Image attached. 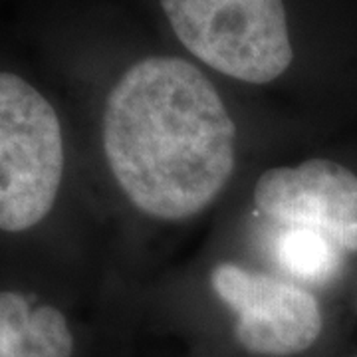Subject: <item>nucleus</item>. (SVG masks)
Masks as SVG:
<instances>
[{
  "mask_svg": "<svg viewBox=\"0 0 357 357\" xmlns=\"http://www.w3.org/2000/svg\"><path fill=\"white\" fill-rule=\"evenodd\" d=\"M181 44L225 76L268 84L292 64L282 0H161Z\"/></svg>",
  "mask_w": 357,
  "mask_h": 357,
  "instance_id": "obj_3",
  "label": "nucleus"
},
{
  "mask_svg": "<svg viewBox=\"0 0 357 357\" xmlns=\"http://www.w3.org/2000/svg\"><path fill=\"white\" fill-rule=\"evenodd\" d=\"M344 258V250L316 230L286 229L276 243V260L282 270L310 284L333 280Z\"/></svg>",
  "mask_w": 357,
  "mask_h": 357,
  "instance_id": "obj_7",
  "label": "nucleus"
},
{
  "mask_svg": "<svg viewBox=\"0 0 357 357\" xmlns=\"http://www.w3.org/2000/svg\"><path fill=\"white\" fill-rule=\"evenodd\" d=\"M66 169L62 121L24 77L0 72V230L38 227L58 201Z\"/></svg>",
  "mask_w": 357,
  "mask_h": 357,
  "instance_id": "obj_2",
  "label": "nucleus"
},
{
  "mask_svg": "<svg viewBox=\"0 0 357 357\" xmlns=\"http://www.w3.org/2000/svg\"><path fill=\"white\" fill-rule=\"evenodd\" d=\"M256 206L286 229H310L328 236L345 255L357 252V175L330 159L262 173Z\"/></svg>",
  "mask_w": 357,
  "mask_h": 357,
  "instance_id": "obj_5",
  "label": "nucleus"
},
{
  "mask_svg": "<svg viewBox=\"0 0 357 357\" xmlns=\"http://www.w3.org/2000/svg\"><path fill=\"white\" fill-rule=\"evenodd\" d=\"M218 298L236 314L234 335L250 354L286 357L310 349L324 319L316 296L296 284L222 262L211 272Z\"/></svg>",
  "mask_w": 357,
  "mask_h": 357,
  "instance_id": "obj_4",
  "label": "nucleus"
},
{
  "mask_svg": "<svg viewBox=\"0 0 357 357\" xmlns=\"http://www.w3.org/2000/svg\"><path fill=\"white\" fill-rule=\"evenodd\" d=\"M76 335L54 304L0 290V357H74Z\"/></svg>",
  "mask_w": 357,
  "mask_h": 357,
  "instance_id": "obj_6",
  "label": "nucleus"
},
{
  "mask_svg": "<svg viewBox=\"0 0 357 357\" xmlns=\"http://www.w3.org/2000/svg\"><path fill=\"white\" fill-rule=\"evenodd\" d=\"M103 153L137 211L183 220L204 211L227 187L236 126L199 68L155 56L131 66L109 91Z\"/></svg>",
  "mask_w": 357,
  "mask_h": 357,
  "instance_id": "obj_1",
  "label": "nucleus"
}]
</instances>
